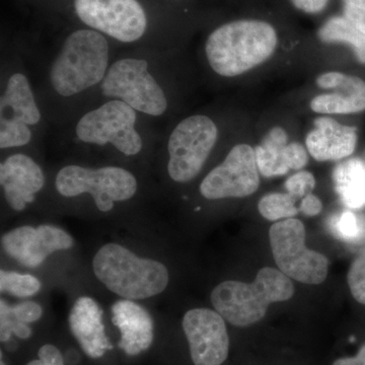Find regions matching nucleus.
<instances>
[{
  "instance_id": "obj_1",
  "label": "nucleus",
  "mask_w": 365,
  "mask_h": 365,
  "mask_svg": "<svg viewBox=\"0 0 365 365\" xmlns=\"http://www.w3.org/2000/svg\"><path fill=\"white\" fill-rule=\"evenodd\" d=\"M278 44L279 32L272 21L249 16L216 26L205 41L204 51L215 73L232 78L267 61Z\"/></svg>"
},
{
  "instance_id": "obj_2",
  "label": "nucleus",
  "mask_w": 365,
  "mask_h": 365,
  "mask_svg": "<svg viewBox=\"0 0 365 365\" xmlns=\"http://www.w3.org/2000/svg\"><path fill=\"white\" fill-rule=\"evenodd\" d=\"M111 63V47L106 36L91 29L74 31L50 63V90L66 100L85 95L100 86Z\"/></svg>"
},
{
  "instance_id": "obj_3",
  "label": "nucleus",
  "mask_w": 365,
  "mask_h": 365,
  "mask_svg": "<svg viewBox=\"0 0 365 365\" xmlns=\"http://www.w3.org/2000/svg\"><path fill=\"white\" fill-rule=\"evenodd\" d=\"M91 270L98 282L120 299H153L170 284L165 264L139 256L120 242L102 245L91 259Z\"/></svg>"
},
{
  "instance_id": "obj_4",
  "label": "nucleus",
  "mask_w": 365,
  "mask_h": 365,
  "mask_svg": "<svg viewBox=\"0 0 365 365\" xmlns=\"http://www.w3.org/2000/svg\"><path fill=\"white\" fill-rule=\"evenodd\" d=\"M294 294L292 281L271 267L262 268L252 283L227 280L213 288L210 300L225 321L235 327H248L260 321L268 307L287 302Z\"/></svg>"
},
{
  "instance_id": "obj_5",
  "label": "nucleus",
  "mask_w": 365,
  "mask_h": 365,
  "mask_svg": "<svg viewBox=\"0 0 365 365\" xmlns=\"http://www.w3.org/2000/svg\"><path fill=\"white\" fill-rule=\"evenodd\" d=\"M53 186L67 200L88 197L101 213L112 212L118 205L130 202L139 191L135 174L118 165L68 163L57 170Z\"/></svg>"
},
{
  "instance_id": "obj_6",
  "label": "nucleus",
  "mask_w": 365,
  "mask_h": 365,
  "mask_svg": "<svg viewBox=\"0 0 365 365\" xmlns=\"http://www.w3.org/2000/svg\"><path fill=\"white\" fill-rule=\"evenodd\" d=\"M103 100H118L141 116L160 119L169 111L170 100L151 60L126 55L113 60L98 86Z\"/></svg>"
},
{
  "instance_id": "obj_7",
  "label": "nucleus",
  "mask_w": 365,
  "mask_h": 365,
  "mask_svg": "<svg viewBox=\"0 0 365 365\" xmlns=\"http://www.w3.org/2000/svg\"><path fill=\"white\" fill-rule=\"evenodd\" d=\"M140 116L121 101H103L78 118L74 125V139L83 145L111 150L126 158L139 157L146 145L139 127Z\"/></svg>"
},
{
  "instance_id": "obj_8",
  "label": "nucleus",
  "mask_w": 365,
  "mask_h": 365,
  "mask_svg": "<svg viewBox=\"0 0 365 365\" xmlns=\"http://www.w3.org/2000/svg\"><path fill=\"white\" fill-rule=\"evenodd\" d=\"M220 130L207 115H191L175 125L165 144V173L175 184L195 180L215 148Z\"/></svg>"
},
{
  "instance_id": "obj_9",
  "label": "nucleus",
  "mask_w": 365,
  "mask_h": 365,
  "mask_svg": "<svg viewBox=\"0 0 365 365\" xmlns=\"http://www.w3.org/2000/svg\"><path fill=\"white\" fill-rule=\"evenodd\" d=\"M43 114L32 83L25 72L16 71L4 81L0 96V148H25L35 138Z\"/></svg>"
},
{
  "instance_id": "obj_10",
  "label": "nucleus",
  "mask_w": 365,
  "mask_h": 365,
  "mask_svg": "<svg viewBox=\"0 0 365 365\" xmlns=\"http://www.w3.org/2000/svg\"><path fill=\"white\" fill-rule=\"evenodd\" d=\"M274 260L281 272L306 284H321L328 276L329 261L307 248L306 227L295 218L274 223L269 232Z\"/></svg>"
},
{
  "instance_id": "obj_11",
  "label": "nucleus",
  "mask_w": 365,
  "mask_h": 365,
  "mask_svg": "<svg viewBox=\"0 0 365 365\" xmlns=\"http://www.w3.org/2000/svg\"><path fill=\"white\" fill-rule=\"evenodd\" d=\"M79 20L106 37L132 44L143 40L148 16L138 0H74Z\"/></svg>"
},
{
  "instance_id": "obj_12",
  "label": "nucleus",
  "mask_w": 365,
  "mask_h": 365,
  "mask_svg": "<svg viewBox=\"0 0 365 365\" xmlns=\"http://www.w3.org/2000/svg\"><path fill=\"white\" fill-rule=\"evenodd\" d=\"M259 174L255 148L246 143L237 144L223 162L206 175L199 192L209 201L244 198L259 189Z\"/></svg>"
},
{
  "instance_id": "obj_13",
  "label": "nucleus",
  "mask_w": 365,
  "mask_h": 365,
  "mask_svg": "<svg viewBox=\"0 0 365 365\" xmlns=\"http://www.w3.org/2000/svg\"><path fill=\"white\" fill-rule=\"evenodd\" d=\"M1 249L7 257L26 268H39L57 252L76 245L73 237L53 225H21L1 235Z\"/></svg>"
},
{
  "instance_id": "obj_14",
  "label": "nucleus",
  "mask_w": 365,
  "mask_h": 365,
  "mask_svg": "<svg viewBox=\"0 0 365 365\" xmlns=\"http://www.w3.org/2000/svg\"><path fill=\"white\" fill-rule=\"evenodd\" d=\"M225 319L215 309H192L182 317V327L188 341L194 365H222L230 352Z\"/></svg>"
},
{
  "instance_id": "obj_15",
  "label": "nucleus",
  "mask_w": 365,
  "mask_h": 365,
  "mask_svg": "<svg viewBox=\"0 0 365 365\" xmlns=\"http://www.w3.org/2000/svg\"><path fill=\"white\" fill-rule=\"evenodd\" d=\"M0 186L9 209L23 212L45 188L44 170L28 153H11L0 163Z\"/></svg>"
},
{
  "instance_id": "obj_16",
  "label": "nucleus",
  "mask_w": 365,
  "mask_h": 365,
  "mask_svg": "<svg viewBox=\"0 0 365 365\" xmlns=\"http://www.w3.org/2000/svg\"><path fill=\"white\" fill-rule=\"evenodd\" d=\"M330 93L317 96L309 103L312 111L324 115H349L365 111V81L342 72L322 73L316 81Z\"/></svg>"
},
{
  "instance_id": "obj_17",
  "label": "nucleus",
  "mask_w": 365,
  "mask_h": 365,
  "mask_svg": "<svg viewBox=\"0 0 365 365\" xmlns=\"http://www.w3.org/2000/svg\"><path fill=\"white\" fill-rule=\"evenodd\" d=\"M68 326L74 339L90 359H102L113 349L106 333L103 309L93 297L81 295L74 300L69 311Z\"/></svg>"
},
{
  "instance_id": "obj_18",
  "label": "nucleus",
  "mask_w": 365,
  "mask_h": 365,
  "mask_svg": "<svg viewBox=\"0 0 365 365\" xmlns=\"http://www.w3.org/2000/svg\"><path fill=\"white\" fill-rule=\"evenodd\" d=\"M112 322L120 333V349L136 356L150 349L155 337L150 314L134 300L120 299L112 306Z\"/></svg>"
},
{
  "instance_id": "obj_19",
  "label": "nucleus",
  "mask_w": 365,
  "mask_h": 365,
  "mask_svg": "<svg viewBox=\"0 0 365 365\" xmlns=\"http://www.w3.org/2000/svg\"><path fill=\"white\" fill-rule=\"evenodd\" d=\"M306 138L309 155L318 162H336L350 157L357 144L355 127L338 123L332 118H317Z\"/></svg>"
},
{
  "instance_id": "obj_20",
  "label": "nucleus",
  "mask_w": 365,
  "mask_h": 365,
  "mask_svg": "<svg viewBox=\"0 0 365 365\" xmlns=\"http://www.w3.org/2000/svg\"><path fill=\"white\" fill-rule=\"evenodd\" d=\"M288 135L282 127H274L255 148L257 165L262 176H283L289 172L287 163Z\"/></svg>"
},
{
  "instance_id": "obj_21",
  "label": "nucleus",
  "mask_w": 365,
  "mask_h": 365,
  "mask_svg": "<svg viewBox=\"0 0 365 365\" xmlns=\"http://www.w3.org/2000/svg\"><path fill=\"white\" fill-rule=\"evenodd\" d=\"M336 193L345 206L360 209L365 206V165L359 158L339 163L333 173Z\"/></svg>"
},
{
  "instance_id": "obj_22",
  "label": "nucleus",
  "mask_w": 365,
  "mask_h": 365,
  "mask_svg": "<svg viewBox=\"0 0 365 365\" xmlns=\"http://www.w3.org/2000/svg\"><path fill=\"white\" fill-rule=\"evenodd\" d=\"M317 37L325 44L349 45L360 63L365 64V34L342 14L327 19L317 31Z\"/></svg>"
},
{
  "instance_id": "obj_23",
  "label": "nucleus",
  "mask_w": 365,
  "mask_h": 365,
  "mask_svg": "<svg viewBox=\"0 0 365 365\" xmlns=\"http://www.w3.org/2000/svg\"><path fill=\"white\" fill-rule=\"evenodd\" d=\"M334 237L348 244H365V217L352 211H343L329 222Z\"/></svg>"
},
{
  "instance_id": "obj_24",
  "label": "nucleus",
  "mask_w": 365,
  "mask_h": 365,
  "mask_svg": "<svg viewBox=\"0 0 365 365\" xmlns=\"http://www.w3.org/2000/svg\"><path fill=\"white\" fill-rule=\"evenodd\" d=\"M42 282L39 278L29 273L0 270V292L18 299H29L39 294Z\"/></svg>"
},
{
  "instance_id": "obj_25",
  "label": "nucleus",
  "mask_w": 365,
  "mask_h": 365,
  "mask_svg": "<svg viewBox=\"0 0 365 365\" xmlns=\"http://www.w3.org/2000/svg\"><path fill=\"white\" fill-rule=\"evenodd\" d=\"M295 197L289 193H270L262 197L258 204L260 215L270 222L294 218L299 209L295 206Z\"/></svg>"
},
{
  "instance_id": "obj_26",
  "label": "nucleus",
  "mask_w": 365,
  "mask_h": 365,
  "mask_svg": "<svg viewBox=\"0 0 365 365\" xmlns=\"http://www.w3.org/2000/svg\"><path fill=\"white\" fill-rule=\"evenodd\" d=\"M347 280L353 297L365 304V250L353 260Z\"/></svg>"
},
{
  "instance_id": "obj_27",
  "label": "nucleus",
  "mask_w": 365,
  "mask_h": 365,
  "mask_svg": "<svg viewBox=\"0 0 365 365\" xmlns=\"http://www.w3.org/2000/svg\"><path fill=\"white\" fill-rule=\"evenodd\" d=\"M316 187V179L312 173L307 170H299L294 176L288 178L285 182V189L290 195L295 198H304Z\"/></svg>"
},
{
  "instance_id": "obj_28",
  "label": "nucleus",
  "mask_w": 365,
  "mask_h": 365,
  "mask_svg": "<svg viewBox=\"0 0 365 365\" xmlns=\"http://www.w3.org/2000/svg\"><path fill=\"white\" fill-rule=\"evenodd\" d=\"M11 313L16 321L30 325L42 319L44 311L39 302L34 300H23L18 304H11Z\"/></svg>"
},
{
  "instance_id": "obj_29",
  "label": "nucleus",
  "mask_w": 365,
  "mask_h": 365,
  "mask_svg": "<svg viewBox=\"0 0 365 365\" xmlns=\"http://www.w3.org/2000/svg\"><path fill=\"white\" fill-rule=\"evenodd\" d=\"M342 16L365 34V0H341Z\"/></svg>"
},
{
  "instance_id": "obj_30",
  "label": "nucleus",
  "mask_w": 365,
  "mask_h": 365,
  "mask_svg": "<svg viewBox=\"0 0 365 365\" xmlns=\"http://www.w3.org/2000/svg\"><path fill=\"white\" fill-rule=\"evenodd\" d=\"M26 365H64L63 355L56 346L45 344L38 350V359Z\"/></svg>"
},
{
  "instance_id": "obj_31",
  "label": "nucleus",
  "mask_w": 365,
  "mask_h": 365,
  "mask_svg": "<svg viewBox=\"0 0 365 365\" xmlns=\"http://www.w3.org/2000/svg\"><path fill=\"white\" fill-rule=\"evenodd\" d=\"M14 319L11 313V304L6 299L0 300V340L2 343L9 342L14 335Z\"/></svg>"
},
{
  "instance_id": "obj_32",
  "label": "nucleus",
  "mask_w": 365,
  "mask_h": 365,
  "mask_svg": "<svg viewBox=\"0 0 365 365\" xmlns=\"http://www.w3.org/2000/svg\"><path fill=\"white\" fill-rule=\"evenodd\" d=\"M332 0H288L290 6L307 16H319L325 13Z\"/></svg>"
},
{
  "instance_id": "obj_33",
  "label": "nucleus",
  "mask_w": 365,
  "mask_h": 365,
  "mask_svg": "<svg viewBox=\"0 0 365 365\" xmlns=\"http://www.w3.org/2000/svg\"><path fill=\"white\" fill-rule=\"evenodd\" d=\"M307 148L299 143H290L287 145V163L290 170L304 169L309 163Z\"/></svg>"
},
{
  "instance_id": "obj_34",
  "label": "nucleus",
  "mask_w": 365,
  "mask_h": 365,
  "mask_svg": "<svg viewBox=\"0 0 365 365\" xmlns=\"http://www.w3.org/2000/svg\"><path fill=\"white\" fill-rule=\"evenodd\" d=\"M299 209L304 215L316 216L323 210V204L318 197L311 193L302 198Z\"/></svg>"
},
{
  "instance_id": "obj_35",
  "label": "nucleus",
  "mask_w": 365,
  "mask_h": 365,
  "mask_svg": "<svg viewBox=\"0 0 365 365\" xmlns=\"http://www.w3.org/2000/svg\"><path fill=\"white\" fill-rule=\"evenodd\" d=\"M333 365H365V345L360 348L355 356L336 360Z\"/></svg>"
},
{
  "instance_id": "obj_36",
  "label": "nucleus",
  "mask_w": 365,
  "mask_h": 365,
  "mask_svg": "<svg viewBox=\"0 0 365 365\" xmlns=\"http://www.w3.org/2000/svg\"><path fill=\"white\" fill-rule=\"evenodd\" d=\"M13 332L14 336L23 340L29 339L33 334L32 329L29 324L21 323L18 321L14 322Z\"/></svg>"
},
{
  "instance_id": "obj_37",
  "label": "nucleus",
  "mask_w": 365,
  "mask_h": 365,
  "mask_svg": "<svg viewBox=\"0 0 365 365\" xmlns=\"http://www.w3.org/2000/svg\"><path fill=\"white\" fill-rule=\"evenodd\" d=\"M0 365H6L4 360V353L1 352V360H0Z\"/></svg>"
}]
</instances>
